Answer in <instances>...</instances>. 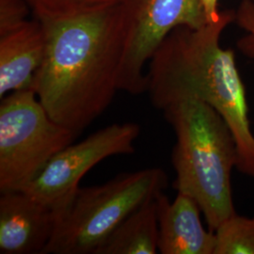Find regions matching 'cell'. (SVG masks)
<instances>
[{
	"label": "cell",
	"mask_w": 254,
	"mask_h": 254,
	"mask_svg": "<svg viewBox=\"0 0 254 254\" xmlns=\"http://www.w3.org/2000/svg\"><path fill=\"white\" fill-rule=\"evenodd\" d=\"M168 187L161 168L118 174L109 182L79 188L58 214L54 235L43 254H94L119 225Z\"/></svg>",
	"instance_id": "277c9868"
},
{
	"label": "cell",
	"mask_w": 254,
	"mask_h": 254,
	"mask_svg": "<svg viewBox=\"0 0 254 254\" xmlns=\"http://www.w3.org/2000/svg\"><path fill=\"white\" fill-rule=\"evenodd\" d=\"M139 134L140 127L135 123H116L99 129L56 154L25 191L59 214L73 200L82 178L97 164L113 155L134 154Z\"/></svg>",
	"instance_id": "52a82bcc"
},
{
	"label": "cell",
	"mask_w": 254,
	"mask_h": 254,
	"mask_svg": "<svg viewBox=\"0 0 254 254\" xmlns=\"http://www.w3.org/2000/svg\"><path fill=\"white\" fill-rule=\"evenodd\" d=\"M122 0H26L41 22L72 18L107 9Z\"/></svg>",
	"instance_id": "4fadbf2b"
},
{
	"label": "cell",
	"mask_w": 254,
	"mask_h": 254,
	"mask_svg": "<svg viewBox=\"0 0 254 254\" xmlns=\"http://www.w3.org/2000/svg\"><path fill=\"white\" fill-rule=\"evenodd\" d=\"M156 198L129 215L94 254H156L158 253Z\"/></svg>",
	"instance_id": "8fae6325"
},
{
	"label": "cell",
	"mask_w": 254,
	"mask_h": 254,
	"mask_svg": "<svg viewBox=\"0 0 254 254\" xmlns=\"http://www.w3.org/2000/svg\"><path fill=\"white\" fill-rule=\"evenodd\" d=\"M175 134L173 187L200 206L215 231L236 214L232 172L237 165L236 139L226 122L207 104L183 99L161 109Z\"/></svg>",
	"instance_id": "3957f363"
},
{
	"label": "cell",
	"mask_w": 254,
	"mask_h": 254,
	"mask_svg": "<svg viewBox=\"0 0 254 254\" xmlns=\"http://www.w3.org/2000/svg\"><path fill=\"white\" fill-rule=\"evenodd\" d=\"M214 232V254H254V217L249 218L236 213Z\"/></svg>",
	"instance_id": "7c38bea8"
},
{
	"label": "cell",
	"mask_w": 254,
	"mask_h": 254,
	"mask_svg": "<svg viewBox=\"0 0 254 254\" xmlns=\"http://www.w3.org/2000/svg\"><path fill=\"white\" fill-rule=\"evenodd\" d=\"M234 19V11L226 10L216 23L173 29L150 61L147 91L159 110L189 98L212 107L235 136L236 169L254 178V135L245 85L234 50L219 44L222 32Z\"/></svg>",
	"instance_id": "7a4b0ae2"
},
{
	"label": "cell",
	"mask_w": 254,
	"mask_h": 254,
	"mask_svg": "<svg viewBox=\"0 0 254 254\" xmlns=\"http://www.w3.org/2000/svg\"><path fill=\"white\" fill-rule=\"evenodd\" d=\"M158 252L162 254H214L216 236L203 227L200 206L188 195L177 192L171 201L160 193L156 197Z\"/></svg>",
	"instance_id": "9c48e42d"
},
{
	"label": "cell",
	"mask_w": 254,
	"mask_h": 254,
	"mask_svg": "<svg viewBox=\"0 0 254 254\" xmlns=\"http://www.w3.org/2000/svg\"><path fill=\"white\" fill-rule=\"evenodd\" d=\"M45 54L46 34L39 20L0 35V99L13 91L32 90Z\"/></svg>",
	"instance_id": "30bf717a"
},
{
	"label": "cell",
	"mask_w": 254,
	"mask_h": 254,
	"mask_svg": "<svg viewBox=\"0 0 254 254\" xmlns=\"http://www.w3.org/2000/svg\"><path fill=\"white\" fill-rule=\"evenodd\" d=\"M28 8L26 0H0V35L24 25Z\"/></svg>",
	"instance_id": "5bb4252c"
},
{
	"label": "cell",
	"mask_w": 254,
	"mask_h": 254,
	"mask_svg": "<svg viewBox=\"0 0 254 254\" xmlns=\"http://www.w3.org/2000/svg\"><path fill=\"white\" fill-rule=\"evenodd\" d=\"M126 45L119 91L132 95L147 91L144 67L168 35L178 27L207 24L200 0H122Z\"/></svg>",
	"instance_id": "8992f818"
},
{
	"label": "cell",
	"mask_w": 254,
	"mask_h": 254,
	"mask_svg": "<svg viewBox=\"0 0 254 254\" xmlns=\"http://www.w3.org/2000/svg\"><path fill=\"white\" fill-rule=\"evenodd\" d=\"M57 222L58 212L26 191L1 193L0 254H44Z\"/></svg>",
	"instance_id": "ba28073f"
},
{
	"label": "cell",
	"mask_w": 254,
	"mask_h": 254,
	"mask_svg": "<svg viewBox=\"0 0 254 254\" xmlns=\"http://www.w3.org/2000/svg\"><path fill=\"white\" fill-rule=\"evenodd\" d=\"M243 54H245L246 56H249V57H252V58H254V46L250 47L248 50H246Z\"/></svg>",
	"instance_id": "e0dca14e"
},
{
	"label": "cell",
	"mask_w": 254,
	"mask_h": 254,
	"mask_svg": "<svg viewBox=\"0 0 254 254\" xmlns=\"http://www.w3.org/2000/svg\"><path fill=\"white\" fill-rule=\"evenodd\" d=\"M41 23L46 54L32 90L55 122L79 136L109 108L119 91L126 45L121 3Z\"/></svg>",
	"instance_id": "6da1fadb"
},
{
	"label": "cell",
	"mask_w": 254,
	"mask_h": 254,
	"mask_svg": "<svg viewBox=\"0 0 254 254\" xmlns=\"http://www.w3.org/2000/svg\"><path fill=\"white\" fill-rule=\"evenodd\" d=\"M239 24L249 31L250 35L239 42V47L244 53L247 49L254 46V2L246 0L237 14Z\"/></svg>",
	"instance_id": "9a60e30c"
},
{
	"label": "cell",
	"mask_w": 254,
	"mask_h": 254,
	"mask_svg": "<svg viewBox=\"0 0 254 254\" xmlns=\"http://www.w3.org/2000/svg\"><path fill=\"white\" fill-rule=\"evenodd\" d=\"M218 0H200L207 24H213L219 21L221 12L218 10Z\"/></svg>",
	"instance_id": "2e32d148"
},
{
	"label": "cell",
	"mask_w": 254,
	"mask_h": 254,
	"mask_svg": "<svg viewBox=\"0 0 254 254\" xmlns=\"http://www.w3.org/2000/svg\"><path fill=\"white\" fill-rule=\"evenodd\" d=\"M78 136L55 122L33 90L0 103V192L25 191L47 164Z\"/></svg>",
	"instance_id": "5b68a950"
}]
</instances>
